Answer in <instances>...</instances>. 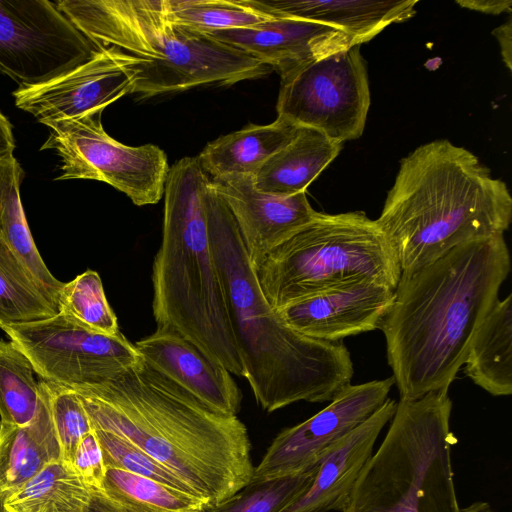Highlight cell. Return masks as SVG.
Here are the masks:
<instances>
[{
	"label": "cell",
	"instance_id": "cell-1",
	"mask_svg": "<svg viewBox=\"0 0 512 512\" xmlns=\"http://www.w3.org/2000/svg\"><path fill=\"white\" fill-rule=\"evenodd\" d=\"M92 428L114 433L168 468L207 505L253 475L246 426L219 414L141 357L113 379L74 389Z\"/></svg>",
	"mask_w": 512,
	"mask_h": 512
},
{
	"label": "cell",
	"instance_id": "cell-2",
	"mask_svg": "<svg viewBox=\"0 0 512 512\" xmlns=\"http://www.w3.org/2000/svg\"><path fill=\"white\" fill-rule=\"evenodd\" d=\"M511 268L504 236L459 245L401 274L380 329L400 398L449 388Z\"/></svg>",
	"mask_w": 512,
	"mask_h": 512
},
{
	"label": "cell",
	"instance_id": "cell-3",
	"mask_svg": "<svg viewBox=\"0 0 512 512\" xmlns=\"http://www.w3.org/2000/svg\"><path fill=\"white\" fill-rule=\"evenodd\" d=\"M209 241L244 376L267 412L307 401H331L351 384L350 353L342 341L290 328L258 284L236 221L210 181L205 196Z\"/></svg>",
	"mask_w": 512,
	"mask_h": 512
},
{
	"label": "cell",
	"instance_id": "cell-4",
	"mask_svg": "<svg viewBox=\"0 0 512 512\" xmlns=\"http://www.w3.org/2000/svg\"><path fill=\"white\" fill-rule=\"evenodd\" d=\"M511 220L506 183L472 152L441 139L402 158L376 222L401 274H409L459 245L504 236Z\"/></svg>",
	"mask_w": 512,
	"mask_h": 512
},
{
	"label": "cell",
	"instance_id": "cell-5",
	"mask_svg": "<svg viewBox=\"0 0 512 512\" xmlns=\"http://www.w3.org/2000/svg\"><path fill=\"white\" fill-rule=\"evenodd\" d=\"M211 179L197 157L169 168L162 241L152 269L153 316L230 373L244 376L213 258L205 196Z\"/></svg>",
	"mask_w": 512,
	"mask_h": 512
},
{
	"label": "cell",
	"instance_id": "cell-6",
	"mask_svg": "<svg viewBox=\"0 0 512 512\" xmlns=\"http://www.w3.org/2000/svg\"><path fill=\"white\" fill-rule=\"evenodd\" d=\"M57 8L98 49L125 54L133 93L144 97L203 84L256 79L270 66L249 54L174 22L165 0H59Z\"/></svg>",
	"mask_w": 512,
	"mask_h": 512
},
{
	"label": "cell",
	"instance_id": "cell-7",
	"mask_svg": "<svg viewBox=\"0 0 512 512\" xmlns=\"http://www.w3.org/2000/svg\"><path fill=\"white\" fill-rule=\"evenodd\" d=\"M449 388L400 398L388 431L341 512H494L489 503L458 504L451 449Z\"/></svg>",
	"mask_w": 512,
	"mask_h": 512
},
{
	"label": "cell",
	"instance_id": "cell-8",
	"mask_svg": "<svg viewBox=\"0 0 512 512\" xmlns=\"http://www.w3.org/2000/svg\"><path fill=\"white\" fill-rule=\"evenodd\" d=\"M252 267L276 311L361 281L396 289L401 277L395 250L376 220L362 211L318 212Z\"/></svg>",
	"mask_w": 512,
	"mask_h": 512
},
{
	"label": "cell",
	"instance_id": "cell-9",
	"mask_svg": "<svg viewBox=\"0 0 512 512\" xmlns=\"http://www.w3.org/2000/svg\"><path fill=\"white\" fill-rule=\"evenodd\" d=\"M280 78L277 117L342 144L361 137L370 89L360 45L322 56Z\"/></svg>",
	"mask_w": 512,
	"mask_h": 512
},
{
	"label": "cell",
	"instance_id": "cell-10",
	"mask_svg": "<svg viewBox=\"0 0 512 512\" xmlns=\"http://www.w3.org/2000/svg\"><path fill=\"white\" fill-rule=\"evenodd\" d=\"M49 136L41 150H55L61 173L56 180L91 179L126 194L137 206L157 203L169 171L156 145L128 146L108 135L101 114L45 124Z\"/></svg>",
	"mask_w": 512,
	"mask_h": 512
},
{
	"label": "cell",
	"instance_id": "cell-11",
	"mask_svg": "<svg viewBox=\"0 0 512 512\" xmlns=\"http://www.w3.org/2000/svg\"><path fill=\"white\" fill-rule=\"evenodd\" d=\"M99 49L48 0H0V72L26 89L47 83Z\"/></svg>",
	"mask_w": 512,
	"mask_h": 512
},
{
	"label": "cell",
	"instance_id": "cell-12",
	"mask_svg": "<svg viewBox=\"0 0 512 512\" xmlns=\"http://www.w3.org/2000/svg\"><path fill=\"white\" fill-rule=\"evenodd\" d=\"M2 330L43 381L71 390L109 381L140 359L135 346L121 332L115 336L98 334L60 313Z\"/></svg>",
	"mask_w": 512,
	"mask_h": 512
},
{
	"label": "cell",
	"instance_id": "cell-13",
	"mask_svg": "<svg viewBox=\"0 0 512 512\" xmlns=\"http://www.w3.org/2000/svg\"><path fill=\"white\" fill-rule=\"evenodd\" d=\"M394 384L391 376L346 386L324 409L282 430L254 467L251 480L278 478L317 466L335 443L383 405Z\"/></svg>",
	"mask_w": 512,
	"mask_h": 512
},
{
	"label": "cell",
	"instance_id": "cell-14",
	"mask_svg": "<svg viewBox=\"0 0 512 512\" xmlns=\"http://www.w3.org/2000/svg\"><path fill=\"white\" fill-rule=\"evenodd\" d=\"M134 79L122 52L99 49L87 61L42 85L13 92L15 104L43 124L102 114L133 93Z\"/></svg>",
	"mask_w": 512,
	"mask_h": 512
},
{
	"label": "cell",
	"instance_id": "cell-15",
	"mask_svg": "<svg viewBox=\"0 0 512 512\" xmlns=\"http://www.w3.org/2000/svg\"><path fill=\"white\" fill-rule=\"evenodd\" d=\"M395 298V289L374 281L341 286L277 311L296 332L318 340L341 341L380 329Z\"/></svg>",
	"mask_w": 512,
	"mask_h": 512
},
{
	"label": "cell",
	"instance_id": "cell-16",
	"mask_svg": "<svg viewBox=\"0 0 512 512\" xmlns=\"http://www.w3.org/2000/svg\"><path fill=\"white\" fill-rule=\"evenodd\" d=\"M211 182L231 211L252 265L317 215L306 192L277 196L258 190L253 176Z\"/></svg>",
	"mask_w": 512,
	"mask_h": 512
},
{
	"label": "cell",
	"instance_id": "cell-17",
	"mask_svg": "<svg viewBox=\"0 0 512 512\" xmlns=\"http://www.w3.org/2000/svg\"><path fill=\"white\" fill-rule=\"evenodd\" d=\"M208 35L265 63L280 77L322 56L358 45L340 29L283 15L252 27Z\"/></svg>",
	"mask_w": 512,
	"mask_h": 512
},
{
	"label": "cell",
	"instance_id": "cell-18",
	"mask_svg": "<svg viewBox=\"0 0 512 512\" xmlns=\"http://www.w3.org/2000/svg\"><path fill=\"white\" fill-rule=\"evenodd\" d=\"M134 346L144 362L208 408L237 416L241 393L231 373L179 333L157 327Z\"/></svg>",
	"mask_w": 512,
	"mask_h": 512
},
{
	"label": "cell",
	"instance_id": "cell-19",
	"mask_svg": "<svg viewBox=\"0 0 512 512\" xmlns=\"http://www.w3.org/2000/svg\"><path fill=\"white\" fill-rule=\"evenodd\" d=\"M397 403L387 398L367 420L335 443L319 463L309 489L282 512H341Z\"/></svg>",
	"mask_w": 512,
	"mask_h": 512
},
{
	"label": "cell",
	"instance_id": "cell-20",
	"mask_svg": "<svg viewBox=\"0 0 512 512\" xmlns=\"http://www.w3.org/2000/svg\"><path fill=\"white\" fill-rule=\"evenodd\" d=\"M263 3L275 15L340 29L361 45L387 26L413 17L418 0H268Z\"/></svg>",
	"mask_w": 512,
	"mask_h": 512
},
{
	"label": "cell",
	"instance_id": "cell-21",
	"mask_svg": "<svg viewBox=\"0 0 512 512\" xmlns=\"http://www.w3.org/2000/svg\"><path fill=\"white\" fill-rule=\"evenodd\" d=\"M40 399L24 426L0 423V503L48 465L61 460L47 383L39 382Z\"/></svg>",
	"mask_w": 512,
	"mask_h": 512
},
{
	"label": "cell",
	"instance_id": "cell-22",
	"mask_svg": "<svg viewBox=\"0 0 512 512\" xmlns=\"http://www.w3.org/2000/svg\"><path fill=\"white\" fill-rule=\"evenodd\" d=\"M343 144L322 132L299 127L295 137L253 176L255 187L277 196L306 192L309 184L338 156Z\"/></svg>",
	"mask_w": 512,
	"mask_h": 512
},
{
	"label": "cell",
	"instance_id": "cell-23",
	"mask_svg": "<svg viewBox=\"0 0 512 512\" xmlns=\"http://www.w3.org/2000/svg\"><path fill=\"white\" fill-rule=\"evenodd\" d=\"M298 128L280 117L266 125L250 124L209 142L198 158L212 179L254 176L272 155L295 137Z\"/></svg>",
	"mask_w": 512,
	"mask_h": 512
},
{
	"label": "cell",
	"instance_id": "cell-24",
	"mask_svg": "<svg viewBox=\"0 0 512 512\" xmlns=\"http://www.w3.org/2000/svg\"><path fill=\"white\" fill-rule=\"evenodd\" d=\"M465 374L493 396L512 394V295L497 299L475 331Z\"/></svg>",
	"mask_w": 512,
	"mask_h": 512
},
{
	"label": "cell",
	"instance_id": "cell-25",
	"mask_svg": "<svg viewBox=\"0 0 512 512\" xmlns=\"http://www.w3.org/2000/svg\"><path fill=\"white\" fill-rule=\"evenodd\" d=\"M23 177L24 172L14 156L0 162V237L58 307L64 283L50 273L35 246L20 198Z\"/></svg>",
	"mask_w": 512,
	"mask_h": 512
},
{
	"label": "cell",
	"instance_id": "cell-26",
	"mask_svg": "<svg viewBox=\"0 0 512 512\" xmlns=\"http://www.w3.org/2000/svg\"><path fill=\"white\" fill-rule=\"evenodd\" d=\"M92 491L71 465L59 460L6 497V512H89Z\"/></svg>",
	"mask_w": 512,
	"mask_h": 512
},
{
	"label": "cell",
	"instance_id": "cell-27",
	"mask_svg": "<svg viewBox=\"0 0 512 512\" xmlns=\"http://www.w3.org/2000/svg\"><path fill=\"white\" fill-rule=\"evenodd\" d=\"M58 313L55 301L0 237V328Z\"/></svg>",
	"mask_w": 512,
	"mask_h": 512
},
{
	"label": "cell",
	"instance_id": "cell-28",
	"mask_svg": "<svg viewBox=\"0 0 512 512\" xmlns=\"http://www.w3.org/2000/svg\"><path fill=\"white\" fill-rule=\"evenodd\" d=\"M100 492L123 512H201L207 505L190 492L112 467Z\"/></svg>",
	"mask_w": 512,
	"mask_h": 512
},
{
	"label": "cell",
	"instance_id": "cell-29",
	"mask_svg": "<svg viewBox=\"0 0 512 512\" xmlns=\"http://www.w3.org/2000/svg\"><path fill=\"white\" fill-rule=\"evenodd\" d=\"M169 17L192 30L213 32L248 28L273 19L263 1L256 0H165Z\"/></svg>",
	"mask_w": 512,
	"mask_h": 512
},
{
	"label": "cell",
	"instance_id": "cell-30",
	"mask_svg": "<svg viewBox=\"0 0 512 512\" xmlns=\"http://www.w3.org/2000/svg\"><path fill=\"white\" fill-rule=\"evenodd\" d=\"M34 373L20 348L0 339V423L24 426L33 419L40 399Z\"/></svg>",
	"mask_w": 512,
	"mask_h": 512
},
{
	"label": "cell",
	"instance_id": "cell-31",
	"mask_svg": "<svg viewBox=\"0 0 512 512\" xmlns=\"http://www.w3.org/2000/svg\"><path fill=\"white\" fill-rule=\"evenodd\" d=\"M59 313L89 331L115 336L120 333L96 271L86 270L64 283L58 296Z\"/></svg>",
	"mask_w": 512,
	"mask_h": 512
},
{
	"label": "cell",
	"instance_id": "cell-32",
	"mask_svg": "<svg viewBox=\"0 0 512 512\" xmlns=\"http://www.w3.org/2000/svg\"><path fill=\"white\" fill-rule=\"evenodd\" d=\"M319 464L307 471L272 479L250 480L237 493L201 512H282L311 486Z\"/></svg>",
	"mask_w": 512,
	"mask_h": 512
},
{
	"label": "cell",
	"instance_id": "cell-33",
	"mask_svg": "<svg viewBox=\"0 0 512 512\" xmlns=\"http://www.w3.org/2000/svg\"><path fill=\"white\" fill-rule=\"evenodd\" d=\"M93 430L102 450L105 467L118 468L194 494L179 477L128 440L111 432Z\"/></svg>",
	"mask_w": 512,
	"mask_h": 512
},
{
	"label": "cell",
	"instance_id": "cell-34",
	"mask_svg": "<svg viewBox=\"0 0 512 512\" xmlns=\"http://www.w3.org/2000/svg\"><path fill=\"white\" fill-rule=\"evenodd\" d=\"M46 383L61 460L71 465L80 441L93 428L81 399L75 391Z\"/></svg>",
	"mask_w": 512,
	"mask_h": 512
},
{
	"label": "cell",
	"instance_id": "cell-35",
	"mask_svg": "<svg viewBox=\"0 0 512 512\" xmlns=\"http://www.w3.org/2000/svg\"><path fill=\"white\" fill-rule=\"evenodd\" d=\"M71 466L91 491H102L106 467L93 429L80 441Z\"/></svg>",
	"mask_w": 512,
	"mask_h": 512
},
{
	"label": "cell",
	"instance_id": "cell-36",
	"mask_svg": "<svg viewBox=\"0 0 512 512\" xmlns=\"http://www.w3.org/2000/svg\"><path fill=\"white\" fill-rule=\"evenodd\" d=\"M456 3L466 9L491 15L511 13V0H457Z\"/></svg>",
	"mask_w": 512,
	"mask_h": 512
},
{
	"label": "cell",
	"instance_id": "cell-37",
	"mask_svg": "<svg viewBox=\"0 0 512 512\" xmlns=\"http://www.w3.org/2000/svg\"><path fill=\"white\" fill-rule=\"evenodd\" d=\"M493 35L499 42L501 56L503 62L507 66V68L511 71L512 69V22L509 17L508 20L493 30Z\"/></svg>",
	"mask_w": 512,
	"mask_h": 512
},
{
	"label": "cell",
	"instance_id": "cell-38",
	"mask_svg": "<svg viewBox=\"0 0 512 512\" xmlns=\"http://www.w3.org/2000/svg\"><path fill=\"white\" fill-rule=\"evenodd\" d=\"M14 150L15 140L12 132V125L0 112V162L13 156Z\"/></svg>",
	"mask_w": 512,
	"mask_h": 512
},
{
	"label": "cell",
	"instance_id": "cell-39",
	"mask_svg": "<svg viewBox=\"0 0 512 512\" xmlns=\"http://www.w3.org/2000/svg\"><path fill=\"white\" fill-rule=\"evenodd\" d=\"M89 512H123L101 492L92 491Z\"/></svg>",
	"mask_w": 512,
	"mask_h": 512
},
{
	"label": "cell",
	"instance_id": "cell-40",
	"mask_svg": "<svg viewBox=\"0 0 512 512\" xmlns=\"http://www.w3.org/2000/svg\"><path fill=\"white\" fill-rule=\"evenodd\" d=\"M0 512H6L2 506V503H0Z\"/></svg>",
	"mask_w": 512,
	"mask_h": 512
}]
</instances>
